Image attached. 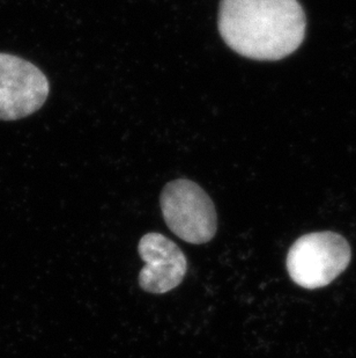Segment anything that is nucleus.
Listing matches in <instances>:
<instances>
[{
  "label": "nucleus",
  "instance_id": "39448f33",
  "mask_svg": "<svg viewBox=\"0 0 356 358\" xmlns=\"http://www.w3.org/2000/svg\"><path fill=\"white\" fill-rule=\"evenodd\" d=\"M139 255L144 262L139 285L149 294H167L184 280L188 260L181 248L163 234H144L138 245Z\"/></svg>",
  "mask_w": 356,
  "mask_h": 358
},
{
  "label": "nucleus",
  "instance_id": "f257e3e1",
  "mask_svg": "<svg viewBox=\"0 0 356 358\" xmlns=\"http://www.w3.org/2000/svg\"><path fill=\"white\" fill-rule=\"evenodd\" d=\"M218 31L243 57L279 61L299 49L306 14L297 0H221Z\"/></svg>",
  "mask_w": 356,
  "mask_h": 358
},
{
  "label": "nucleus",
  "instance_id": "20e7f679",
  "mask_svg": "<svg viewBox=\"0 0 356 358\" xmlns=\"http://www.w3.org/2000/svg\"><path fill=\"white\" fill-rule=\"evenodd\" d=\"M50 85L40 69L14 55L0 54V120L31 115L47 101Z\"/></svg>",
  "mask_w": 356,
  "mask_h": 358
},
{
  "label": "nucleus",
  "instance_id": "7ed1b4c3",
  "mask_svg": "<svg viewBox=\"0 0 356 358\" xmlns=\"http://www.w3.org/2000/svg\"><path fill=\"white\" fill-rule=\"evenodd\" d=\"M162 215L172 234L193 245L209 243L218 229L211 197L197 183L179 179L169 182L161 194Z\"/></svg>",
  "mask_w": 356,
  "mask_h": 358
},
{
  "label": "nucleus",
  "instance_id": "f03ea898",
  "mask_svg": "<svg viewBox=\"0 0 356 358\" xmlns=\"http://www.w3.org/2000/svg\"><path fill=\"white\" fill-rule=\"evenodd\" d=\"M350 247L333 232L303 236L292 243L287 255L289 276L304 289L326 287L350 264Z\"/></svg>",
  "mask_w": 356,
  "mask_h": 358
}]
</instances>
